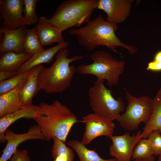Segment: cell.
<instances>
[{
  "label": "cell",
  "instance_id": "1",
  "mask_svg": "<svg viewBox=\"0 0 161 161\" xmlns=\"http://www.w3.org/2000/svg\"><path fill=\"white\" fill-rule=\"evenodd\" d=\"M117 29V25L107 22L99 15L93 20L88 21L85 26L78 29H71L69 33L75 36L79 44L88 51L104 46L118 52L116 48L120 47L127 49L131 55H134L137 48L122 42L115 33Z\"/></svg>",
  "mask_w": 161,
  "mask_h": 161
},
{
  "label": "cell",
  "instance_id": "2",
  "mask_svg": "<svg viewBox=\"0 0 161 161\" xmlns=\"http://www.w3.org/2000/svg\"><path fill=\"white\" fill-rule=\"evenodd\" d=\"M39 111L33 120L48 141L55 137L65 143L75 123L82 122L66 106L57 100L49 104L41 102L38 106Z\"/></svg>",
  "mask_w": 161,
  "mask_h": 161
},
{
  "label": "cell",
  "instance_id": "3",
  "mask_svg": "<svg viewBox=\"0 0 161 161\" xmlns=\"http://www.w3.org/2000/svg\"><path fill=\"white\" fill-rule=\"evenodd\" d=\"M69 51L65 48L60 50L56 55V59L49 67H41L38 75L37 93L41 90L46 93L63 92L69 86L77 68L70 64L84 58L75 55L68 58Z\"/></svg>",
  "mask_w": 161,
  "mask_h": 161
},
{
  "label": "cell",
  "instance_id": "4",
  "mask_svg": "<svg viewBox=\"0 0 161 161\" xmlns=\"http://www.w3.org/2000/svg\"><path fill=\"white\" fill-rule=\"evenodd\" d=\"M98 0H68L60 4L52 17L50 24L62 32L73 27H80L90 20L97 9Z\"/></svg>",
  "mask_w": 161,
  "mask_h": 161
},
{
  "label": "cell",
  "instance_id": "5",
  "mask_svg": "<svg viewBox=\"0 0 161 161\" xmlns=\"http://www.w3.org/2000/svg\"><path fill=\"white\" fill-rule=\"evenodd\" d=\"M90 58L93 61L91 64L77 67V71L79 73L93 75L97 80H106L107 85L110 87L118 85L119 77L125 68L123 60L118 61L103 50H97L91 53Z\"/></svg>",
  "mask_w": 161,
  "mask_h": 161
},
{
  "label": "cell",
  "instance_id": "6",
  "mask_svg": "<svg viewBox=\"0 0 161 161\" xmlns=\"http://www.w3.org/2000/svg\"><path fill=\"white\" fill-rule=\"evenodd\" d=\"M105 80H97L89 90V100L94 113L113 121L124 110V103L121 97L117 99L113 97L111 91L105 86Z\"/></svg>",
  "mask_w": 161,
  "mask_h": 161
},
{
  "label": "cell",
  "instance_id": "7",
  "mask_svg": "<svg viewBox=\"0 0 161 161\" xmlns=\"http://www.w3.org/2000/svg\"><path fill=\"white\" fill-rule=\"evenodd\" d=\"M128 101L126 110L116 119L120 126L129 131L137 129L141 123L146 124L149 120L153 111V99L144 95L138 98L126 92Z\"/></svg>",
  "mask_w": 161,
  "mask_h": 161
},
{
  "label": "cell",
  "instance_id": "8",
  "mask_svg": "<svg viewBox=\"0 0 161 161\" xmlns=\"http://www.w3.org/2000/svg\"><path fill=\"white\" fill-rule=\"evenodd\" d=\"M82 119L86 126L81 142L85 145L99 136H105L109 138L113 135L115 125L110 119L95 113L83 116Z\"/></svg>",
  "mask_w": 161,
  "mask_h": 161
},
{
  "label": "cell",
  "instance_id": "9",
  "mask_svg": "<svg viewBox=\"0 0 161 161\" xmlns=\"http://www.w3.org/2000/svg\"><path fill=\"white\" fill-rule=\"evenodd\" d=\"M142 132L130 135L129 132L119 136L112 135L109 138L112 143L109 148V154L117 161H131L134 147L142 138Z\"/></svg>",
  "mask_w": 161,
  "mask_h": 161
},
{
  "label": "cell",
  "instance_id": "10",
  "mask_svg": "<svg viewBox=\"0 0 161 161\" xmlns=\"http://www.w3.org/2000/svg\"><path fill=\"white\" fill-rule=\"evenodd\" d=\"M23 0H0V12L2 22L1 27L10 30L26 25L23 15Z\"/></svg>",
  "mask_w": 161,
  "mask_h": 161
},
{
  "label": "cell",
  "instance_id": "11",
  "mask_svg": "<svg viewBox=\"0 0 161 161\" xmlns=\"http://www.w3.org/2000/svg\"><path fill=\"white\" fill-rule=\"evenodd\" d=\"M29 140H45V137L37 125L31 126L25 133H15L7 128L4 132V140L7 142L0 158V161H7L10 159L20 144Z\"/></svg>",
  "mask_w": 161,
  "mask_h": 161
},
{
  "label": "cell",
  "instance_id": "12",
  "mask_svg": "<svg viewBox=\"0 0 161 161\" xmlns=\"http://www.w3.org/2000/svg\"><path fill=\"white\" fill-rule=\"evenodd\" d=\"M133 0H98L97 9L107 15L106 21L117 25L123 22L130 13Z\"/></svg>",
  "mask_w": 161,
  "mask_h": 161
},
{
  "label": "cell",
  "instance_id": "13",
  "mask_svg": "<svg viewBox=\"0 0 161 161\" xmlns=\"http://www.w3.org/2000/svg\"><path fill=\"white\" fill-rule=\"evenodd\" d=\"M27 29L26 25L12 30L1 27L0 35H3V38L0 44V55L9 51L25 52L23 42Z\"/></svg>",
  "mask_w": 161,
  "mask_h": 161
},
{
  "label": "cell",
  "instance_id": "14",
  "mask_svg": "<svg viewBox=\"0 0 161 161\" xmlns=\"http://www.w3.org/2000/svg\"><path fill=\"white\" fill-rule=\"evenodd\" d=\"M35 28L43 47L54 43L62 44L66 42L62 35V32L50 24L49 19L43 16L39 18Z\"/></svg>",
  "mask_w": 161,
  "mask_h": 161
},
{
  "label": "cell",
  "instance_id": "15",
  "mask_svg": "<svg viewBox=\"0 0 161 161\" xmlns=\"http://www.w3.org/2000/svg\"><path fill=\"white\" fill-rule=\"evenodd\" d=\"M39 111L38 106L32 104L23 105L16 111L7 114L0 119V140L4 142V132L6 129L17 120L22 118L33 119L38 115Z\"/></svg>",
  "mask_w": 161,
  "mask_h": 161
},
{
  "label": "cell",
  "instance_id": "16",
  "mask_svg": "<svg viewBox=\"0 0 161 161\" xmlns=\"http://www.w3.org/2000/svg\"><path fill=\"white\" fill-rule=\"evenodd\" d=\"M69 45L67 42L58 45L32 55L22 65L18 71V75L22 73L37 66L44 63H49L53 57L60 49L66 48Z\"/></svg>",
  "mask_w": 161,
  "mask_h": 161
},
{
  "label": "cell",
  "instance_id": "17",
  "mask_svg": "<svg viewBox=\"0 0 161 161\" xmlns=\"http://www.w3.org/2000/svg\"><path fill=\"white\" fill-rule=\"evenodd\" d=\"M32 55L25 52H6L0 55V71L17 72Z\"/></svg>",
  "mask_w": 161,
  "mask_h": 161
},
{
  "label": "cell",
  "instance_id": "18",
  "mask_svg": "<svg viewBox=\"0 0 161 161\" xmlns=\"http://www.w3.org/2000/svg\"><path fill=\"white\" fill-rule=\"evenodd\" d=\"M25 83L0 95V117L16 111L23 105L20 97L19 92Z\"/></svg>",
  "mask_w": 161,
  "mask_h": 161
},
{
  "label": "cell",
  "instance_id": "19",
  "mask_svg": "<svg viewBox=\"0 0 161 161\" xmlns=\"http://www.w3.org/2000/svg\"><path fill=\"white\" fill-rule=\"evenodd\" d=\"M43 66L40 65L32 68L29 77L20 89L19 96L23 105L33 104V98L37 94L39 74Z\"/></svg>",
  "mask_w": 161,
  "mask_h": 161
},
{
  "label": "cell",
  "instance_id": "20",
  "mask_svg": "<svg viewBox=\"0 0 161 161\" xmlns=\"http://www.w3.org/2000/svg\"><path fill=\"white\" fill-rule=\"evenodd\" d=\"M153 111L148 122L145 124L142 133V138H147L155 130L161 133V87L153 99Z\"/></svg>",
  "mask_w": 161,
  "mask_h": 161
},
{
  "label": "cell",
  "instance_id": "21",
  "mask_svg": "<svg viewBox=\"0 0 161 161\" xmlns=\"http://www.w3.org/2000/svg\"><path fill=\"white\" fill-rule=\"evenodd\" d=\"M67 143L76 152L80 161H117L115 158L102 159L95 150L89 149L81 142L78 140H71Z\"/></svg>",
  "mask_w": 161,
  "mask_h": 161
},
{
  "label": "cell",
  "instance_id": "22",
  "mask_svg": "<svg viewBox=\"0 0 161 161\" xmlns=\"http://www.w3.org/2000/svg\"><path fill=\"white\" fill-rule=\"evenodd\" d=\"M23 44L25 52L32 55L45 50L39 41L35 27L27 29Z\"/></svg>",
  "mask_w": 161,
  "mask_h": 161
},
{
  "label": "cell",
  "instance_id": "23",
  "mask_svg": "<svg viewBox=\"0 0 161 161\" xmlns=\"http://www.w3.org/2000/svg\"><path fill=\"white\" fill-rule=\"evenodd\" d=\"M53 139L51 154L54 161H74L75 154L72 150L58 138Z\"/></svg>",
  "mask_w": 161,
  "mask_h": 161
},
{
  "label": "cell",
  "instance_id": "24",
  "mask_svg": "<svg viewBox=\"0 0 161 161\" xmlns=\"http://www.w3.org/2000/svg\"><path fill=\"white\" fill-rule=\"evenodd\" d=\"M32 69L9 79L0 81V95L6 93L19 85L25 83L30 75Z\"/></svg>",
  "mask_w": 161,
  "mask_h": 161
},
{
  "label": "cell",
  "instance_id": "25",
  "mask_svg": "<svg viewBox=\"0 0 161 161\" xmlns=\"http://www.w3.org/2000/svg\"><path fill=\"white\" fill-rule=\"evenodd\" d=\"M154 155L148 139L142 138L134 148L132 159L133 160L146 159Z\"/></svg>",
  "mask_w": 161,
  "mask_h": 161
},
{
  "label": "cell",
  "instance_id": "26",
  "mask_svg": "<svg viewBox=\"0 0 161 161\" xmlns=\"http://www.w3.org/2000/svg\"><path fill=\"white\" fill-rule=\"evenodd\" d=\"M24 17L26 25H30L38 22L39 18L36 12V5L38 0H23Z\"/></svg>",
  "mask_w": 161,
  "mask_h": 161
},
{
  "label": "cell",
  "instance_id": "27",
  "mask_svg": "<svg viewBox=\"0 0 161 161\" xmlns=\"http://www.w3.org/2000/svg\"><path fill=\"white\" fill-rule=\"evenodd\" d=\"M161 133L158 130L151 132L148 136L151 148L154 155L161 156Z\"/></svg>",
  "mask_w": 161,
  "mask_h": 161
},
{
  "label": "cell",
  "instance_id": "28",
  "mask_svg": "<svg viewBox=\"0 0 161 161\" xmlns=\"http://www.w3.org/2000/svg\"><path fill=\"white\" fill-rule=\"evenodd\" d=\"M27 155L26 149H17L10 159V161H23L24 157Z\"/></svg>",
  "mask_w": 161,
  "mask_h": 161
},
{
  "label": "cell",
  "instance_id": "29",
  "mask_svg": "<svg viewBox=\"0 0 161 161\" xmlns=\"http://www.w3.org/2000/svg\"><path fill=\"white\" fill-rule=\"evenodd\" d=\"M146 69L154 72L161 71V62L154 60L149 62Z\"/></svg>",
  "mask_w": 161,
  "mask_h": 161
},
{
  "label": "cell",
  "instance_id": "30",
  "mask_svg": "<svg viewBox=\"0 0 161 161\" xmlns=\"http://www.w3.org/2000/svg\"><path fill=\"white\" fill-rule=\"evenodd\" d=\"M17 75V72L0 71V81L9 79Z\"/></svg>",
  "mask_w": 161,
  "mask_h": 161
},
{
  "label": "cell",
  "instance_id": "31",
  "mask_svg": "<svg viewBox=\"0 0 161 161\" xmlns=\"http://www.w3.org/2000/svg\"><path fill=\"white\" fill-rule=\"evenodd\" d=\"M154 60L161 62V51L158 52L155 54Z\"/></svg>",
  "mask_w": 161,
  "mask_h": 161
},
{
  "label": "cell",
  "instance_id": "32",
  "mask_svg": "<svg viewBox=\"0 0 161 161\" xmlns=\"http://www.w3.org/2000/svg\"><path fill=\"white\" fill-rule=\"evenodd\" d=\"M133 161H155L154 155L151 157L146 159H139L133 160Z\"/></svg>",
  "mask_w": 161,
  "mask_h": 161
},
{
  "label": "cell",
  "instance_id": "33",
  "mask_svg": "<svg viewBox=\"0 0 161 161\" xmlns=\"http://www.w3.org/2000/svg\"><path fill=\"white\" fill-rule=\"evenodd\" d=\"M23 161H30L29 156L28 155L26 156L23 159Z\"/></svg>",
  "mask_w": 161,
  "mask_h": 161
},
{
  "label": "cell",
  "instance_id": "34",
  "mask_svg": "<svg viewBox=\"0 0 161 161\" xmlns=\"http://www.w3.org/2000/svg\"><path fill=\"white\" fill-rule=\"evenodd\" d=\"M158 160V161H161V156H159Z\"/></svg>",
  "mask_w": 161,
  "mask_h": 161
}]
</instances>
